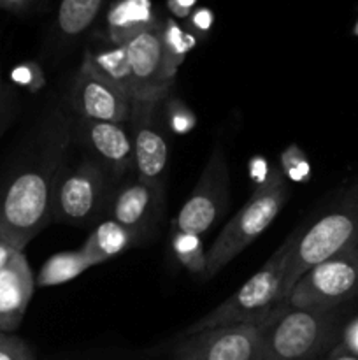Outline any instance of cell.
Masks as SVG:
<instances>
[{
  "label": "cell",
  "instance_id": "1",
  "mask_svg": "<svg viewBox=\"0 0 358 360\" xmlns=\"http://www.w3.org/2000/svg\"><path fill=\"white\" fill-rule=\"evenodd\" d=\"M72 141V120L55 109L42 123L35 153L0 192V238L18 252L53 220V193Z\"/></svg>",
  "mask_w": 358,
  "mask_h": 360
},
{
  "label": "cell",
  "instance_id": "2",
  "mask_svg": "<svg viewBox=\"0 0 358 360\" xmlns=\"http://www.w3.org/2000/svg\"><path fill=\"white\" fill-rule=\"evenodd\" d=\"M353 248H358V183L311 227L293 232L284 269V302L309 269Z\"/></svg>",
  "mask_w": 358,
  "mask_h": 360
},
{
  "label": "cell",
  "instance_id": "3",
  "mask_svg": "<svg viewBox=\"0 0 358 360\" xmlns=\"http://www.w3.org/2000/svg\"><path fill=\"white\" fill-rule=\"evenodd\" d=\"M337 333L333 311L281 304L260 333L258 360H318L332 350Z\"/></svg>",
  "mask_w": 358,
  "mask_h": 360
},
{
  "label": "cell",
  "instance_id": "4",
  "mask_svg": "<svg viewBox=\"0 0 358 360\" xmlns=\"http://www.w3.org/2000/svg\"><path fill=\"white\" fill-rule=\"evenodd\" d=\"M291 238L286 239L270 259L239 288L227 301L193 322L183 336L214 329V327L241 326V323H263L281 304H284V269Z\"/></svg>",
  "mask_w": 358,
  "mask_h": 360
},
{
  "label": "cell",
  "instance_id": "5",
  "mask_svg": "<svg viewBox=\"0 0 358 360\" xmlns=\"http://www.w3.org/2000/svg\"><path fill=\"white\" fill-rule=\"evenodd\" d=\"M288 185L279 167L270 171L263 181L253 190L244 206L221 229L220 236L207 252V269L204 278L211 280L225 266L241 255L251 243H255L270 227L286 204Z\"/></svg>",
  "mask_w": 358,
  "mask_h": 360
},
{
  "label": "cell",
  "instance_id": "6",
  "mask_svg": "<svg viewBox=\"0 0 358 360\" xmlns=\"http://www.w3.org/2000/svg\"><path fill=\"white\" fill-rule=\"evenodd\" d=\"M111 176L90 155L65 164L53 193V220L86 227L100 221L111 200Z\"/></svg>",
  "mask_w": 358,
  "mask_h": 360
},
{
  "label": "cell",
  "instance_id": "7",
  "mask_svg": "<svg viewBox=\"0 0 358 360\" xmlns=\"http://www.w3.org/2000/svg\"><path fill=\"white\" fill-rule=\"evenodd\" d=\"M358 297V248L339 253L309 269L291 288L293 308L333 311Z\"/></svg>",
  "mask_w": 358,
  "mask_h": 360
},
{
  "label": "cell",
  "instance_id": "8",
  "mask_svg": "<svg viewBox=\"0 0 358 360\" xmlns=\"http://www.w3.org/2000/svg\"><path fill=\"white\" fill-rule=\"evenodd\" d=\"M228 200L230 174L227 157L223 148L216 144L200 172L195 188L175 214L172 227L192 234H206L221 220L225 211L228 210Z\"/></svg>",
  "mask_w": 358,
  "mask_h": 360
},
{
  "label": "cell",
  "instance_id": "9",
  "mask_svg": "<svg viewBox=\"0 0 358 360\" xmlns=\"http://www.w3.org/2000/svg\"><path fill=\"white\" fill-rule=\"evenodd\" d=\"M262 323L214 327L183 336L174 360H258Z\"/></svg>",
  "mask_w": 358,
  "mask_h": 360
},
{
  "label": "cell",
  "instance_id": "10",
  "mask_svg": "<svg viewBox=\"0 0 358 360\" xmlns=\"http://www.w3.org/2000/svg\"><path fill=\"white\" fill-rule=\"evenodd\" d=\"M164 101L133 98L130 125V139L133 146L135 176L151 185H164V172L168 164V143L158 123L157 112Z\"/></svg>",
  "mask_w": 358,
  "mask_h": 360
},
{
  "label": "cell",
  "instance_id": "11",
  "mask_svg": "<svg viewBox=\"0 0 358 360\" xmlns=\"http://www.w3.org/2000/svg\"><path fill=\"white\" fill-rule=\"evenodd\" d=\"M132 102L128 91L100 76L88 62H81L72 88V105L79 118L126 125Z\"/></svg>",
  "mask_w": 358,
  "mask_h": 360
},
{
  "label": "cell",
  "instance_id": "12",
  "mask_svg": "<svg viewBox=\"0 0 358 360\" xmlns=\"http://www.w3.org/2000/svg\"><path fill=\"white\" fill-rule=\"evenodd\" d=\"M72 139L86 148L112 179H121L135 171L130 132L121 123L95 122L77 116L72 120Z\"/></svg>",
  "mask_w": 358,
  "mask_h": 360
},
{
  "label": "cell",
  "instance_id": "13",
  "mask_svg": "<svg viewBox=\"0 0 358 360\" xmlns=\"http://www.w3.org/2000/svg\"><path fill=\"white\" fill-rule=\"evenodd\" d=\"M160 28L161 25L125 44L133 81L132 98L161 102L171 95V88L174 86L175 79H172L165 69Z\"/></svg>",
  "mask_w": 358,
  "mask_h": 360
},
{
  "label": "cell",
  "instance_id": "14",
  "mask_svg": "<svg viewBox=\"0 0 358 360\" xmlns=\"http://www.w3.org/2000/svg\"><path fill=\"white\" fill-rule=\"evenodd\" d=\"M164 204V185H151L140 178L126 179L112 192L109 218L135 232L140 239L151 231Z\"/></svg>",
  "mask_w": 358,
  "mask_h": 360
},
{
  "label": "cell",
  "instance_id": "15",
  "mask_svg": "<svg viewBox=\"0 0 358 360\" xmlns=\"http://www.w3.org/2000/svg\"><path fill=\"white\" fill-rule=\"evenodd\" d=\"M34 290L30 264L25 252H18L0 273V333L13 334L21 326Z\"/></svg>",
  "mask_w": 358,
  "mask_h": 360
},
{
  "label": "cell",
  "instance_id": "16",
  "mask_svg": "<svg viewBox=\"0 0 358 360\" xmlns=\"http://www.w3.org/2000/svg\"><path fill=\"white\" fill-rule=\"evenodd\" d=\"M160 25L153 0H114L105 13V35L116 46H125Z\"/></svg>",
  "mask_w": 358,
  "mask_h": 360
},
{
  "label": "cell",
  "instance_id": "17",
  "mask_svg": "<svg viewBox=\"0 0 358 360\" xmlns=\"http://www.w3.org/2000/svg\"><path fill=\"white\" fill-rule=\"evenodd\" d=\"M139 241L140 238L135 232L123 227L112 218L105 217L95 225V229L81 246V252L88 257L93 266H100V264L121 255L123 252L132 248Z\"/></svg>",
  "mask_w": 358,
  "mask_h": 360
},
{
  "label": "cell",
  "instance_id": "18",
  "mask_svg": "<svg viewBox=\"0 0 358 360\" xmlns=\"http://www.w3.org/2000/svg\"><path fill=\"white\" fill-rule=\"evenodd\" d=\"M107 0H62L55 16V32L63 41L81 37L100 16Z\"/></svg>",
  "mask_w": 358,
  "mask_h": 360
},
{
  "label": "cell",
  "instance_id": "19",
  "mask_svg": "<svg viewBox=\"0 0 358 360\" xmlns=\"http://www.w3.org/2000/svg\"><path fill=\"white\" fill-rule=\"evenodd\" d=\"M83 60L90 63L105 79L112 81L114 84L121 86L123 90L128 91L130 95H133L132 72H130V63L125 46H116L109 42L107 48L97 49V51L86 49Z\"/></svg>",
  "mask_w": 358,
  "mask_h": 360
},
{
  "label": "cell",
  "instance_id": "20",
  "mask_svg": "<svg viewBox=\"0 0 358 360\" xmlns=\"http://www.w3.org/2000/svg\"><path fill=\"white\" fill-rule=\"evenodd\" d=\"M90 267H93V264L81 252V248L72 250V252L56 253V255L49 257L44 266L41 267L37 278H35V285L44 288L69 283Z\"/></svg>",
  "mask_w": 358,
  "mask_h": 360
},
{
  "label": "cell",
  "instance_id": "21",
  "mask_svg": "<svg viewBox=\"0 0 358 360\" xmlns=\"http://www.w3.org/2000/svg\"><path fill=\"white\" fill-rule=\"evenodd\" d=\"M160 34L165 53V69L168 76L175 79V74L185 62L186 55L197 46V37L190 30H185L172 16L161 21Z\"/></svg>",
  "mask_w": 358,
  "mask_h": 360
},
{
  "label": "cell",
  "instance_id": "22",
  "mask_svg": "<svg viewBox=\"0 0 358 360\" xmlns=\"http://www.w3.org/2000/svg\"><path fill=\"white\" fill-rule=\"evenodd\" d=\"M172 252L188 273L204 276L207 269V252L199 234L172 227Z\"/></svg>",
  "mask_w": 358,
  "mask_h": 360
},
{
  "label": "cell",
  "instance_id": "23",
  "mask_svg": "<svg viewBox=\"0 0 358 360\" xmlns=\"http://www.w3.org/2000/svg\"><path fill=\"white\" fill-rule=\"evenodd\" d=\"M279 171L283 172L286 181L304 183L309 179L311 174V165H309L307 157L304 151L297 146V144H290L286 150L281 153V167Z\"/></svg>",
  "mask_w": 358,
  "mask_h": 360
},
{
  "label": "cell",
  "instance_id": "24",
  "mask_svg": "<svg viewBox=\"0 0 358 360\" xmlns=\"http://www.w3.org/2000/svg\"><path fill=\"white\" fill-rule=\"evenodd\" d=\"M165 116H167V123L174 134H188L195 129L197 118L195 112L178 97H171L168 95L164 101Z\"/></svg>",
  "mask_w": 358,
  "mask_h": 360
},
{
  "label": "cell",
  "instance_id": "25",
  "mask_svg": "<svg viewBox=\"0 0 358 360\" xmlns=\"http://www.w3.org/2000/svg\"><path fill=\"white\" fill-rule=\"evenodd\" d=\"M0 360H35V355L21 338L0 333Z\"/></svg>",
  "mask_w": 358,
  "mask_h": 360
},
{
  "label": "cell",
  "instance_id": "26",
  "mask_svg": "<svg viewBox=\"0 0 358 360\" xmlns=\"http://www.w3.org/2000/svg\"><path fill=\"white\" fill-rule=\"evenodd\" d=\"M13 81L20 86L28 88V90L35 91L42 86L44 79H42V70L37 63L27 62L18 65L16 69L13 70Z\"/></svg>",
  "mask_w": 358,
  "mask_h": 360
},
{
  "label": "cell",
  "instance_id": "27",
  "mask_svg": "<svg viewBox=\"0 0 358 360\" xmlns=\"http://www.w3.org/2000/svg\"><path fill=\"white\" fill-rule=\"evenodd\" d=\"M14 111H16V97H14L13 88L6 81L0 79V139L9 129L14 118Z\"/></svg>",
  "mask_w": 358,
  "mask_h": 360
},
{
  "label": "cell",
  "instance_id": "28",
  "mask_svg": "<svg viewBox=\"0 0 358 360\" xmlns=\"http://www.w3.org/2000/svg\"><path fill=\"white\" fill-rule=\"evenodd\" d=\"M188 27L195 37H207L214 25V13L207 7H197L188 18Z\"/></svg>",
  "mask_w": 358,
  "mask_h": 360
},
{
  "label": "cell",
  "instance_id": "29",
  "mask_svg": "<svg viewBox=\"0 0 358 360\" xmlns=\"http://www.w3.org/2000/svg\"><path fill=\"white\" fill-rule=\"evenodd\" d=\"M339 345L351 354L358 355V316L344 327Z\"/></svg>",
  "mask_w": 358,
  "mask_h": 360
},
{
  "label": "cell",
  "instance_id": "30",
  "mask_svg": "<svg viewBox=\"0 0 358 360\" xmlns=\"http://www.w3.org/2000/svg\"><path fill=\"white\" fill-rule=\"evenodd\" d=\"M167 9L174 20H186L197 9V0H167Z\"/></svg>",
  "mask_w": 358,
  "mask_h": 360
},
{
  "label": "cell",
  "instance_id": "31",
  "mask_svg": "<svg viewBox=\"0 0 358 360\" xmlns=\"http://www.w3.org/2000/svg\"><path fill=\"white\" fill-rule=\"evenodd\" d=\"M37 0H0V11L13 14H23L30 9Z\"/></svg>",
  "mask_w": 358,
  "mask_h": 360
},
{
  "label": "cell",
  "instance_id": "32",
  "mask_svg": "<svg viewBox=\"0 0 358 360\" xmlns=\"http://www.w3.org/2000/svg\"><path fill=\"white\" fill-rule=\"evenodd\" d=\"M318 360H358V355L351 354V352H347L346 348H343L340 345H336L329 354H325Z\"/></svg>",
  "mask_w": 358,
  "mask_h": 360
},
{
  "label": "cell",
  "instance_id": "33",
  "mask_svg": "<svg viewBox=\"0 0 358 360\" xmlns=\"http://www.w3.org/2000/svg\"><path fill=\"white\" fill-rule=\"evenodd\" d=\"M16 253L18 250H14L9 243H6L2 238H0V273H2L4 267L7 266V262H9Z\"/></svg>",
  "mask_w": 358,
  "mask_h": 360
},
{
  "label": "cell",
  "instance_id": "34",
  "mask_svg": "<svg viewBox=\"0 0 358 360\" xmlns=\"http://www.w3.org/2000/svg\"><path fill=\"white\" fill-rule=\"evenodd\" d=\"M353 35H354V37H358V18H357V21H354V25H353Z\"/></svg>",
  "mask_w": 358,
  "mask_h": 360
}]
</instances>
